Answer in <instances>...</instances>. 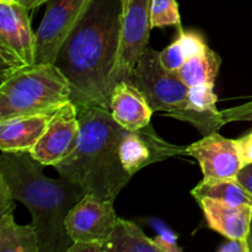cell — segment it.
I'll list each match as a JSON object with an SVG mask.
<instances>
[{
	"mask_svg": "<svg viewBox=\"0 0 252 252\" xmlns=\"http://www.w3.org/2000/svg\"><path fill=\"white\" fill-rule=\"evenodd\" d=\"M217 102L218 96L214 93V85H198L189 88L187 110L209 115H220V111L217 110Z\"/></svg>",
	"mask_w": 252,
	"mask_h": 252,
	"instance_id": "obj_21",
	"label": "cell"
},
{
	"mask_svg": "<svg viewBox=\"0 0 252 252\" xmlns=\"http://www.w3.org/2000/svg\"><path fill=\"white\" fill-rule=\"evenodd\" d=\"M14 201L15 199L10 194L9 187L6 186L4 180L0 179V213L14 211Z\"/></svg>",
	"mask_w": 252,
	"mask_h": 252,
	"instance_id": "obj_26",
	"label": "cell"
},
{
	"mask_svg": "<svg viewBox=\"0 0 252 252\" xmlns=\"http://www.w3.org/2000/svg\"><path fill=\"white\" fill-rule=\"evenodd\" d=\"M102 245L95 241H75L69 246L66 252H102Z\"/></svg>",
	"mask_w": 252,
	"mask_h": 252,
	"instance_id": "obj_27",
	"label": "cell"
},
{
	"mask_svg": "<svg viewBox=\"0 0 252 252\" xmlns=\"http://www.w3.org/2000/svg\"><path fill=\"white\" fill-rule=\"evenodd\" d=\"M153 240L159 248L160 252H182V248L177 245L176 236L171 231H161Z\"/></svg>",
	"mask_w": 252,
	"mask_h": 252,
	"instance_id": "obj_24",
	"label": "cell"
},
{
	"mask_svg": "<svg viewBox=\"0 0 252 252\" xmlns=\"http://www.w3.org/2000/svg\"><path fill=\"white\" fill-rule=\"evenodd\" d=\"M236 179L252 194V164L244 165L236 175Z\"/></svg>",
	"mask_w": 252,
	"mask_h": 252,
	"instance_id": "obj_29",
	"label": "cell"
},
{
	"mask_svg": "<svg viewBox=\"0 0 252 252\" xmlns=\"http://www.w3.org/2000/svg\"><path fill=\"white\" fill-rule=\"evenodd\" d=\"M150 24L152 29L175 26L177 30H181V16L176 0H152Z\"/></svg>",
	"mask_w": 252,
	"mask_h": 252,
	"instance_id": "obj_20",
	"label": "cell"
},
{
	"mask_svg": "<svg viewBox=\"0 0 252 252\" xmlns=\"http://www.w3.org/2000/svg\"><path fill=\"white\" fill-rule=\"evenodd\" d=\"M219 252H250L249 250L248 240H241V239H228L226 243H224L218 249Z\"/></svg>",
	"mask_w": 252,
	"mask_h": 252,
	"instance_id": "obj_28",
	"label": "cell"
},
{
	"mask_svg": "<svg viewBox=\"0 0 252 252\" xmlns=\"http://www.w3.org/2000/svg\"><path fill=\"white\" fill-rule=\"evenodd\" d=\"M221 59L217 52L208 48L185 62L184 65L175 71L189 88L198 85H214L220 68Z\"/></svg>",
	"mask_w": 252,
	"mask_h": 252,
	"instance_id": "obj_19",
	"label": "cell"
},
{
	"mask_svg": "<svg viewBox=\"0 0 252 252\" xmlns=\"http://www.w3.org/2000/svg\"><path fill=\"white\" fill-rule=\"evenodd\" d=\"M235 145L241 162H243V166L252 164V129L235 139Z\"/></svg>",
	"mask_w": 252,
	"mask_h": 252,
	"instance_id": "obj_25",
	"label": "cell"
},
{
	"mask_svg": "<svg viewBox=\"0 0 252 252\" xmlns=\"http://www.w3.org/2000/svg\"><path fill=\"white\" fill-rule=\"evenodd\" d=\"M117 218L113 202L85 194L66 216V233L73 243L95 241L103 244L110 238Z\"/></svg>",
	"mask_w": 252,
	"mask_h": 252,
	"instance_id": "obj_10",
	"label": "cell"
},
{
	"mask_svg": "<svg viewBox=\"0 0 252 252\" xmlns=\"http://www.w3.org/2000/svg\"><path fill=\"white\" fill-rule=\"evenodd\" d=\"M110 111L116 122L128 130H137L150 125L154 111L135 84L120 81L112 90Z\"/></svg>",
	"mask_w": 252,
	"mask_h": 252,
	"instance_id": "obj_13",
	"label": "cell"
},
{
	"mask_svg": "<svg viewBox=\"0 0 252 252\" xmlns=\"http://www.w3.org/2000/svg\"><path fill=\"white\" fill-rule=\"evenodd\" d=\"M0 252H41L38 236L33 224L15 223L12 211L0 217Z\"/></svg>",
	"mask_w": 252,
	"mask_h": 252,
	"instance_id": "obj_18",
	"label": "cell"
},
{
	"mask_svg": "<svg viewBox=\"0 0 252 252\" xmlns=\"http://www.w3.org/2000/svg\"><path fill=\"white\" fill-rule=\"evenodd\" d=\"M159 58L161 65L166 70L172 71V73L179 70L184 65L185 62L187 61L186 52H185L184 47H182L181 42L177 37L170 46L159 52Z\"/></svg>",
	"mask_w": 252,
	"mask_h": 252,
	"instance_id": "obj_22",
	"label": "cell"
},
{
	"mask_svg": "<svg viewBox=\"0 0 252 252\" xmlns=\"http://www.w3.org/2000/svg\"><path fill=\"white\" fill-rule=\"evenodd\" d=\"M134 84L142 90L154 112H166L169 117L189 108V88L160 63L159 52L148 47L134 70Z\"/></svg>",
	"mask_w": 252,
	"mask_h": 252,
	"instance_id": "obj_5",
	"label": "cell"
},
{
	"mask_svg": "<svg viewBox=\"0 0 252 252\" xmlns=\"http://www.w3.org/2000/svg\"><path fill=\"white\" fill-rule=\"evenodd\" d=\"M197 203L203 211L208 228L226 239L248 240L252 206H234L213 198H203Z\"/></svg>",
	"mask_w": 252,
	"mask_h": 252,
	"instance_id": "obj_14",
	"label": "cell"
},
{
	"mask_svg": "<svg viewBox=\"0 0 252 252\" xmlns=\"http://www.w3.org/2000/svg\"><path fill=\"white\" fill-rule=\"evenodd\" d=\"M42 166L31 153L1 152L0 179L12 198L29 208L41 252H66L73 240L66 233L65 218L86 193L64 177H46Z\"/></svg>",
	"mask_w": 252,
	"mask_h": 252,
	"instance_id": "obj_2",
	"label": "cell"
},
{
	"mask_svg": "<svg viewBox=\"0 0 252 252\" xmlns=\"http://www.w3.org/2000/svg\"><path fill=\"white\" fill-rule=\"evenodd\" d=\"M47 1H48V0H15L16 4L21 5V6H24L25 9H27L29 11L30 10L41 6V5L46 4Z\"/></svg>",
	"mask_w": 252,
	"mask_h": 252,
	"instance_id": "obj_30",
	"label": "cell"
},
{
	"mask_svg": "<svg viewBox=\"0 0 252 252\" xmlns=\"http://www.w3.org/2000/svg\"><path fill=\"white\" fill-rule=\"evenodd\" d=\"M80 138L78 107L68 102L52 115L43 134L32 149L31 155L43 166H56L68 158Z\"/></svg>",
	"mask_w": 252,
	"mask_h": 252,
	"instance_id": "obj_9",
	"label": "cell"
},
{
	"mask_svg": "<svg viewBox=\"0 0 252 252\" xmlns=\"http://www.w3.org/2000/svg\"><path fill=\"white\" fill-rule=\"evenodd\" d=\"M248 244H249V250L252 252V213H251V220H250V229H249V235H248Z\"/></svg>",
	"mask_w": 252,
	"mask_h": 252,
	"instance_id": "obj_31",
	"label": "cell"
},
{
	"mask_svg": "<svg viewBox=\"0 0 252 252\" xmlns=\"http://www.w3.org/2000/svg\"><path fill=\"white\" fill-rule=\"evenodd\" d=\"M1 75L36 64V33L29 10L21 5L0 2Z\"/></svg>",
	"mask_w": 252,
	"mask_h": 252,
	"instance_id": "obj_6",
	"label": "cell"
},
{
	"mask_svg": "<svg viewBox=\"0 0 252 252\" xmlns=\"http://www.w3.org/2000/svg\"><path fill=\"white\" fill-rule=\"evenodd\" d=\"M76 107L80 121L79 143L74 152L54 167L59 176L80 186L86 194L115 202L132 177L120 157L121 139L126 129L107 108Z\"/></svg>",
	"mask_w": 252,
	"mask_h": 252,
	"instance_id": "obj_3",
	"label": "cell"
},
{
	"mask_svg": "<svg viewBox=\"0 0 252 252\" xmlns=\"http://www.w3.org/2000/svg\"><path fill=\"white\" fill-rule=\"evenodd\" d=\"M224 122H233V121H250L252 122V101L238 107H231L228 110L220 111Z\"/></svg>",
	"mask_w": 252,
	"mask_h": 252,
	"instance_id": "obj_23",
	"label": "cell"
},
{
	"mask_svg": "<svg viewBox=\"0 0 252 252\" xmlns=\"http://www.w3.org/2000/svg\"><path fill=\"white\" fill-rule=\"evenodd\" d=\"M94 0H48L36 32V64H54L59 49Z\"/></svg>",
	"mask_w": 252,
	"mask_h": 252,
	"instance_id": "obj_7",
	"label": "cell"
},
{
	"mask_svg": "<svg viewBox=\"0 0 252 252\" xmlns=\"http://www.w3.org/2000/svg\"><path fill=\"white\" fill-rule=\"evenodd\" d=\"M0 2H4V4H14L15 0H0Z\"/></svg>",
	"mask_w": 252,
	"mask_h": 252,
	"instance_id": "obj_32",
	"label": "cell"
},
{
	"mask_svg": "<svg viewBox=\"0 0 252 252\" xmlns=\"http://www.w3.org/2000/svg\"><path fill=\"white\" fill-rule=\"evenodd\" d=\"M70 101V84L54 64H33L1 75L0 121L56 112Z\"/></svg>",
	"mask_w": 252,
	"mask_h": 252,
	"instance_id": "obj_4",
	"label": "cell"
},
{
	"mask_svg": "<svg viewBox=\"0 0 252 252\" xmlns=\"http://www.w3.org/2000/svg\"><path fill=\"white\" fill-rule=\"evenodd\" d=\"M122 9V33L115 83L134 84V70L143 52L148 48L152 0H120Z\"/></svg>",
	"mask_w": 252,
	"mask_h": 252,
	"instance_id": "obj_8",
	"label": "cell"
},
{
	"mask_svg": "<svg viewBox=\"0 0 252 252\" xmlns=\"http://www.w3.org/2000/svg\"><path fill=\"white\" fill-rule=\"evenodd\" d=\"M191 194L197 202L203 198H213L234 206H252V194L239 182L236 177L203 179L192 189Z\"/></svg>",
	"mask_w": 252,
	"mask_h": 252,
	"instance_id": "obj_17",
	"label": "cell"
},
{
	"mask_svg": "<svg viewBox=\"0 0 252 252\" xmlns=\"http://www.w3.org/2000/svg\"><path fill=\"white\" fill-rule=\"evenodd\" d=\"M186 155L198 161L206 180L236 177L243 167L235 139H228L218 132L203 135L186 147Z\"/></svg>",
	"mask_w": 252,
	"mask_h": 252,
	"instance_id": "obj_12",
	"label": "cell"
},
{
	"mask_svg": "<svg viewBox=\"0 0 252 252\" xmlns=\"http://www.w3.org/2000/svg\"><path fill=\"white\" fill-rule=\"evenodd\" d=\"M179 154L186 155V147L167 143L155 133L150 125L137 130L126 129L121 139V161L130 176L150 164Z\"/></svg>",
	"mask_w": 252,
	"mask_h": 252,
	"instance_id": "obj_11",
	"label": "cell"
},
{
	"mask_svg": "<svg viewBox=\"0 0 252 252\" xmlns=\"http://www.w3.org/2000/svg\"><path fill=\"white\" fill-rule=\"evenodd\" d=\"M53 113L16 116L0 121V150L31 153Z\"/></svg>",
	"mask_w": 252,
	"mask_h": 252,
	"instance_id": "obj_15",
	"label": "cell"
},
{
	"mask_svg": "<svg viewBox=\"0 0 252 252\" xmlns=\"http://www.w3.org/2000/svg\"><path fill=\"white\" fill-rule=\"evenodd\" d=\"M102 252H160L154 240L133 221L117 218L110 238L102 245Z\"/></svg>",
	"mask_w": 252,
	"mask_h": 252,
	"instance_id": "obj_16",
	"label": "cell"
},
{
	"mask_svg": "<svg viewBox=\"0 0 252 252\" xmlns=\"http://www.w3.org/2000/svg\"><path fill=\"white\" fill-rule=\"evenodd\" d=\"M122 33L120 0H94L59 49L54 65L64 74L76 106L110 110Z\"/></svg>",
	"mask_w": 252,
	"mask_h": 252,
	"instance_id": "obj_1",
	"label": "cell"
}]
</instances>
